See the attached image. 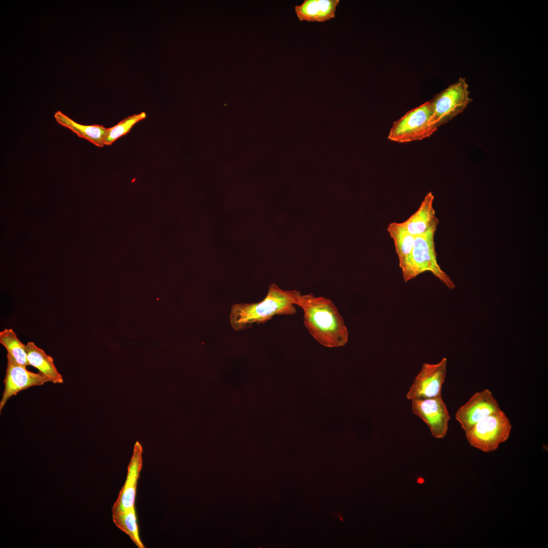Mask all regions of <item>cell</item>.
<instances>
[{
	"instance_id": "obj_1",
	"label": "cell",
	"mask_w": 548,
	"mask_h": 548,
	"mask_svg": "<svg viewBox=\"0 0 548 548\" xmlns=\"http://www.w3.org/2000/svg\"><path fill=\"white\" fill-rule=\"evenodd\" d=\"M296 305L303 310L304 326L320 344L332 348L347 344L348 328L331 300L312 293L301 294Z\"/></svg>"
},
{
	"instance_id": "obj_2",
	"label": "cell",
	"mask_w": 548,
	"mask_h": 548,
	"mask_svg": "<svg viewBox=\"0 0 548 548\" xmlns=\"http://www.w3.org/2000/svg\"><path fill=\"white\" fill-rule=\"evenodd\" d=\"M301 293L296 290H283L271 284L265 298L256 303H236L232 305L229 321L232 328L239 331L251 328L254 324H264L276 315L295 314Z\"/></svg>"
},
{
	"instance_id": "obj_3",
	"label": "cell",
	"mask_w": 548,
	"mask_h": 548,
	"mask_svg": "<svg viewBox=\"0 0 548 548\" xmlns=\"http://www.w3.org/2000/svg\"><path fill=\"white\" fill-rule=\"evenodd\" d=\"M511 425L501 410L484 418L465 432L466 438L472 447L484 452H491L508 438Z\"/></svg>"
},
{
	"instance_id": "obj_4",
	"label": "cell",
	"mask_w": 548,
	"mask_h": 548,
	"mask_svg": "<svg viewBox=\"0 0 548 548\" xmlns=\"http://www.w3.org/2000/svg\"><path fill=\"white\" fill-rule=\"evenodd\" d=\"M468 85L465 78L460 77L429 101L432 116L431 124L438 128L463 112L472 101Z\"/></svg>"
},
{
	"instance_id": "obj_5",
	"label": "cell",
	"mask_w": 548,
	"mask_h": 548,
	"mask_svg": "<svg viewBox=\"0 0 548 548\" xmlns=\"http://www.w3.org/2000/svg\"><path fill=\"white\" fill-rule=\"evenodd\" d=\"M432 110L429 101L407 112L394 122L388 136L391 141L405 143L429 137L437 128L430 122Z\"/></svg>"
},
{
	"instance_id": "obj_6",
	"label": "cell",
	"mask_w": 548,
	"mask_h": 548,
	"mask_svg": "<svg viewBox=\"0 0 548 548\" xmlns=\"http://www.w3.org/2000/svg\"><path fill=\"white\" fill-rule=\"evenodd\" d=\"M432 231L415 237L413 251V267L415 277L422 273L429 271L439 279L449 289L455 288V284L438 264L435 251L434 235Z\"/></svg>"
},
{
	"instance_id": "obj_7",
	"label": "cell",
	"mask_w": 548,
	"mask_h": 548,
	"mask_svg": "<svg viewBox=\"0 0 548 548\" xmlns=\"http://www.w3.org/2000/svg\"><path fill=\"white\" fill-rule=\"evenodd\" d=\"M446 358L436 364L425 363L407 393L409 400L424 399L441 396L447 373Z\"/></svg>"
},
{
	"instance_id": "obj_8",
	"label": "cell",
	"mask_w": 548,
	"mask_h": 548,
	"mask_svg": "<svg viewBox=\"0 0 548 548\" xmlns=\"http://www.w3.org/2000/svg\"><path fill=\"white\" fill-rule=\"evenodd\" d=\"M7 358V365L4 380L5 388L0 401L1 412L12 396L28 388L41 386L50 382L47 376L40 372L34 373L28 371L26 367L18 363L8 353Z\"/></svg>"
},
{
	"instance_id": "obj_9",
	"label": "cell",
	"mask_w": 548,
	"mask_h": 548,
	"mask_svg": "<svg viewBox=\"0 0 548 548\" xmlns=\"http://www.w3.org/2000/svg\"><path fill=\"white\" fill-rule=\"evenodd\" d=\"M413 413L429 426L433 437H444L450 419L447 406L441 396L412 400Z\"/></svg>"
},
{
	"instance_id": "obj_10",
	"label": "cell",
	"mask_w": 548,
	"mask_h": 548,
	"mask_svg": "<svg viewBox=\"0 0 548 548\" xmlns=\"http://www.w3.org/2000/svg\"><path fill=\"white\" fill-rule=\"evenodd\" d=\"M500 409L492 392L485 389L474 393L459 408L456 419L465 432L480 421Z\"/></svg>"
},
{
	"instance_id": "obj_11",
	"label": "cell",
	"mask_w": 548,
	"mask_h": 548,
	"mask_svg": "<svg viewBox=\"0 0 548 548\" xmlns=\"http://www.w3.org/2000/svg\"><path fill=\"white\" fill-rule=\"evenodd\" d=\"M142 452L141 444L136 441L127 467L125 482L112 507V512L134 508L138 481L143 466Z\"/></svg>"
},
{
	"instance_id": "obj_12",
	"label": "cell",
	"mask_w": 548,
	"mask_h": 548,
	"mask_svg": "<svg viewBox=\"0 0 548 548\" xmlns=\"http://www.w3.org/2000/svg\"><path fill=\"white\" fill-rule=\"evenodd\" d=\"M387 230L392 238L405 282L414 279L413 251L415 236L409 234L399 223L389 224Z\"/></svg>"
},
{
	"instance_id": "obj_13",
	"label": "cell",
	"mask_w": 548,
	"mask_h": 548,
	"mask_svg": "<svg viewBox=\"0 0 548 548\" xmlns=\"http://www.w3.org/2000/svg\"><path fill=\"white\" fill-rule=\"evenodd\" d=\"M434 196L432 192L425 196L418 209L400 225L415 237L436 231L439 220L433 207Z\"/></svg>"
},
{
	"instance_id": "obj_14",
	"label": "cell",
	"mask_w": 548,
	"mask_h": 548,
	"mask_svg": "<svg viewBox=\"0 0 548 548\" xmlns=\"http://www.w3.org/2000/svg\"><path fill=\"white\" fill-rule=\"evenodd\" d=\"M339 0H305L295 7L300 21L323 22L335 17Z\"/></svg>"
},
{
	"instance_id": "obj_15",
	"label": "cell",
	"mask_w": 548,
	"mask_h": 548,
	"mask_svg": "<svg viewBox=\"0 0 548 548\" xmlns=\"http://www.w3.org/2000/svg\"><path fill=\"white\" fill-rule=\"evenodd\" d=\"M54 118L58 124L70 129L79 138L84 139L98 147H104V140L107 130L104 126L79 124L60 111L55 113Z\"/></svg>"
},
{
	"instance_id": "obj_16",
	"label": "cell",
	"mask_w": 548,
	"mask_h": 548,
	"mask_svg": "<svg viewBox=\"0 0 548 548\" xmlns=\"http://www.w3.org/2000/svg\"><path fill=\"white\" fill-rule=\"evenodd\" d=\"M26 346L29 365L37 368L53 383L61 384L63 382L62 376L58 371L51 356L37 347L33 341L28 342Z\"/></svg>"
},
{
	"instance_id": "obj_17",
	"label": "cell",
	"mask_w": 548,
	"mask_h": 548,
	"mask_svg": "<svg viewBox=\"0 0 548 548\" xmlns=\"http://www.w3.org/2000/svg\"><path fill=\"white\" fill-rule=\"evenodd\" d=\"M115 525L126 534L139 548L145 546L140 539L135 508L112 512Z\"/></svg>"
},
{
	"instance_id": "obj_18",
	"label": "cell",
	"mask_w": 548,
	"mask_h": 548,
	"mask_svg": "<svg viewBox=\"0 0 548 548\" xmlns=\"http://www.w3.org/2000/svg\"><path fill=\"white\" fill-rule=\"evenodd\" d=\"M0 343L18 363L26 367L29 365L26 345L19 340L12 329L0 332Z\"/></svg>"
},
{
	"instance_id": "obj_19",
	"label": "cell",
	"mask_w": 548,
	"mask_h": 548,
	"mask_svg": "<svg viewBox=\"0 0 548 548\" xmlns=\"http://www.w3.org/2000/svg\"><path fill=\"white\" fill-rule=\"evenodd\" d=\"M146 116L144 112L134 114L123 119L114 126L107 128L104 140V145H112L118 139L128 133L136 123L145 119Z\"/></svg>"
}]
</instances>
